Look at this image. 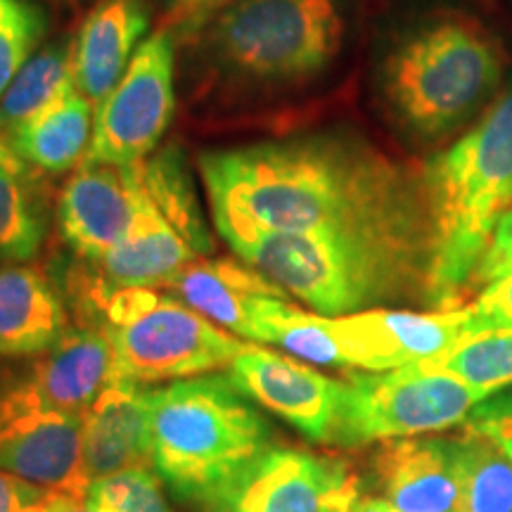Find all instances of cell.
Listing matches in <instances>:
<instances>
[{"instance_id":"cell-13","label":"cell","mask_w":512,"mask_h":512,"mask_svg":"<svg viewBox=\"0 0 512 512\" xmlns=\"http://www.w3.org/2000/svg\"><path fill=\"white\" fill-rule=\"evenodd\" d=\"M145 195L140 162L131 166L81 162L57 202L64 242L81 259H102L136 226Z\"/></svg>"},{"instance_id":"cell-27","label":"cell","mask_w":512,"mask_h":512,"mask_svg":"<svg viewBox=\"0 0 512 512\" xmlns=\"http://www.w3.org/2000/svg\"><path fill=\"white\" fill-rule=\"evenodd\" d=\"M422 363L496 394L505 384H512V328L467 335L444 354Z\"/></svg>"},{"instance_id":"cell-35","label":"cell","mask_w":512,"mask_h":512,"mask_svg":"<svg viewBox=\"0 0 512 512\" xmlns=\"http://www.w3.org/2000/svg\"><path fill=\"white\" fill-rule=\"evenodd\" d=\"M358 512H401L396 510L394 505H389L387 501H380V498H373V501H363Z\"/></svg>"},{"instance_id":"cell-15","label":"cell","mask_w":512,"mask_h":512,"mask_svg":"<svg viewBox=\"0 0 512 512\" xmlns=\"http://www.w3.org/2000/svg\"><path fill=\"white\" fill-rule=\"evenodd\" d=\"M150 392L143 382L119 377L81 415V456L88 482L150 465Z\"/></svg>"},{"instance_id":"cell-26","label":"cell","mask_w":512,"mask_h":512,"mask_svg":"<svg viewBox=\"0 0 512 512\" xmlns=\"http://www.w3.org/2000/svg\"><path fill=\"white\" fill-rule=\"evenodd\" d=\"M140 176H143L147 195L162 211L164 219L183 235L197 254H209L211 235L204 226L200 202L192 190L181 150L166 147L162 152H152L140 162Z\"/></svg>"},{"instance_id":"cell-8","label":"cell","mask_w":512,"mask_h":512,"mask_svg":"<svg viewBox=\"0 0 512 512\" xmlns=\"http://www.w3.org/2000/svg\"><path fill=\"white\" fill-rule=\"evenodd\" d=\"M489 396L494 392L427 368L422 361L382 373H349L342 382L330 444L354 448L448 430L465 422Z\"/></svg>"},{"instance_id":"cell-2","label":"cell","mask_w":512,"mask_h":512,"mask_svg":"<svg viewBox=\"0 0 512 512\" xmlns=\"http://www.w3.org/2000/svg\"><path fill=\"white\" fill-rule=\"evenodd\" d=\"M430 214L425 302L458 309L501 216L512 207V81L482 117L422 169Z\"/></svg>"},{"instance_id":"cell-7","label":"cell","mask_w":512,"mask_h":512,"mask_svg":"<svg viewBox=\"0 0 512 512\" xmlns=\"http://www.w3.org/2000/svg\"><path fill=\"white\" fill-rule=\"evenodd\" d=\"M98 304L114 351V380L200 377L228 368L247 349L233 332L155 287L98 292Z\"/></svg>"},{"instance_id":"cell-31","label":"cell","mask_w":512,"mask_h":512,"mask_svg":"<svg viewBox=\"0 0 512 512\" xmlns=\"http://www.w3.org/2000/svg\"><path fill=\"white\" fill-rule=\"evenodd\" d=\"M467 309H470L475 335L486 330L512 328V273L486 285L475 304H470Z\"/></svg>"},{"instance_id":"cell-19","label":"cell","mask_w":512,"mask_h":512,"mask_svg":"<svg viewBox=\"0 0 512 512\" xmlns=\"http://www.w3.org/2000/svg\"><path fill=\"white\" fill-rule=\"evenodd\" d=\"M69 330L55 285L34 266H0V358L43 356Z\"/></svg>"},{"instance_id":"cell-16","label":"cell","mask_w":512,"mask_h":512,"mask_svg":"<svg viewBox=\"0 0 512 512\" xmlns=\"http://www.w3.org/2000/svg\"><path fill=\"white\" fill-rule=\"evenodd\" d=\"M176 299L235 337L254 342L256 320L275 297H290L254 266L230 259H200L183 266L164 285Z\"/></svg>"},{"instance_id":"cell-34","label":"cell","mask_w":512,"mask_h":512,"mask_svg":"<svg viewBox=\"0 0 512 512\" xmlns=\"http://www.w3.org/2000/svg\"><path fill=\"white\" fill-rule=\"evenodd\" d=\"M29 10H31V5L22 3V0H0V27L12 22V19L27 15Z\"/></svg>"},{"instance_id":"cell-12","label":"cell","mask_w":512,"mask_h":512,"mask_svg":"<svg viewBox=\"0 0 512 512\" xmlns=\"http://www.w3.org/2000/svg\"><path fill=\"white\" fill-rule=\"evenodd\" d=\"M328 325L347 366L370 373L427 361L475 335L467 306L427 313L368 309L330 318Z\"/></svg>"},{"instance_id":"cell-1","label":"cell","mask_w":512,"mask_h":512,"mask_svg":"<svg viewBox=\"0 0 512 512\" xmlns=\"http://www.w3.org/2000/svg\"><path fill=\"white\" fill-rule=\"evenodd\" d=\"M200 169L211 219L233 249L268 233L430 228L422 174L351 136L204 152Z\"/></svg>"},{"instance_id":"cell-25","label":"cell","mask_w":512,"mask_h":512,"mask_svg":"<svg viewBox=\"0 0 512 512\" xmlns=\"http://www.w3.org/2000/svg\"><path fill=\"white\" fill-rule=\"evenodd\" d=\"M451 441L458 477L456 512H512V460L470 427Z\"/></svg>"},{"instance_id":"cell-4","label":"cell","mask_w":512,"mask_h":512,"mask_svg":"<svg viewBox=\"0 0 512 512\" xmlns=\"http://www.w3.org/2000/svg\"><path fill=\"white\" fill-rule=\"evenodd\" d=\"M273 446V430L228 375L150 392V465L183 501L209 508Z\"/></svg>"},{"instance_id":"cell-21","label":"cell","mask_w":512,"mask_h":512,"mask_svg":"<svg viewBox=\"0 0 512 512\" xmlns=\"http://www.w3.org/2000/svg\"><path fill=\"white\" fill-rule=\"evenodd\" d=\"M197 256L200 254L164 219L150 195H145L131 233L102 259L93 261L100 275L98 292L121 287H164Z\"/></svg>"},{"instance_id":"cell-24","label":"cell","mask_w":512,"mask_h":512,"mask_svg":"<svg viewBox=\"0 0 512 512\" xmlns=\"http://www.w3.org/2000/svg\"><path fill=\"white\" fill-rule=\"evenodd\" d=\"M72 88H76L74 43H57L29 57L0 100V133L12 138Z\"/></svg>"},{"instance_id":"cell-23","label":"cell","mask_w":512,"mask_h":512,"mask_svg":"<svg viewBox=\"0 0 512 512\" xmlns=\"http://www.w3.org/2000/svg\"><path fill=\"white\" fill-rule=\"evenodd\" d=\"M48 233L46 195L29 162L0 143V266L27 264Z\"/></svg>"},{"instance_id":"cell-5","label":"cell","mask_w":512,"mask_h":512,"mask_svg":"<svg viewBox=\"0 0 512 512\" xmlns=\"http://www.w3.org/2000/svg\"><path fill=\"white\" fill-rule=\"evenodd\" d=\"M503 79L496 41L477 22L422 24L389 50L380 88L396 121L420 140H439L491 105Z\"/></svg>"},{"instance_id":"cell-30","label":"cell","mask_w":512,"mask_h":512,"mask_svg":"<svg viewBox=\"0 0 512 512\" xmlns=\"http://www.w3.org/2000/svg\"><path fill=\"white\" fill-rule=\"evenodd\" d=\"M465 427L489 437L512 460V392L489 396L467 415Z\"/></svg>"},{"instance_id":"cell-33","label":"cell","mask_w":512,"mask_h":512,"mask_svg":"<svg viewBox=\"0 0 512 512\" xmlns=\"http://www.w3.org/2000/svg\"><path fill=\"white\" fill-rule=\"evenodd\" d=\"M48 489L0 472V512H34Z\"/></svg>"},{"instance_id":"cell-3","label":"cell","mask_w":512,"mask_h":512,"mask_svg":"<svg viewBox=\"0 0 512 512\" xmlns=\"http://www.w3.org/2000/svg\"><path fill=\"white\" fill-rule=\"evenodd\" d=\"M242 261L320 316L380 309L420 287L430 268V228H344L268 233L235 247Z\"/></svg>"},{"instance_id":"cell-9","label":"cell","mask_w":512,"mask_h":512,"mask_svg":"<svg viewBox=\"0 0 512 512\" xmlns=\"http://www.w3.org/2000/svg\"><path fill=\"white\" fill-rule=\"evenodd\" d=\"M174 38L157 31L138 46L114 91L95 110L83 162L131 166L157 150L176 110Z\"/></svg>"},{"instance_id":"cell-20","label":"cell","mask_w":512,"mask_h":512,"mask_svg":"<svg viewBox=\"0 0 512 512\" xmlns=\"http://www.w3.org/2000/svg\"><path fill=\"white\" fill-rule=\"evenodd\" d=\"M145 29L147 10L140 0H105L81 27L74 43V81L95 110L121 81Z\"/></svg>"},{"instance_id":"cell-22","label":"cell","mask_w":512,"mask_h":512,"mask_svg":"<svg viewBox=\"0 0 512 512\" xmlns=\"http://www.w3.org/2000/svg\"><path fill=\"white\" fill-rule=\"evenodd\" d=\"M93 124V102L83 98L79 88H72L46 112L19 128L8 145L24 162L50 171V174H62L86 159L93 138Z\"/></svg>"},{"instance_id":"cell-36","label":"cell","mask_w":512,"mask_h":512,"mask_svg":"<svg viewBox=\"0 0 512 512\" xmlns=\"http://www.w3.org/2000/svg\"><path fill=\"white\" fill-rule=\"evenodd\" d=\"M178 5H200V3H207V0H176Z\"/></svg>"},{"instance_id":"cell-11","label":"cell","mask_w":512,"mask_h":512,"mask_svg":"<svg viewBox=\"0 0 512 512\" xmlns=\"http://www.w3.org/2000/svg\"><path fill=\"white\" fill-rule=\"evenodd\" d=\"M361 482L344 460L271 446L207 512H358Z\"/></svg>"},{"instance_id":"cell-14","label":"cell","mask_w":512,"mask_h":512,"mask_svg":"<svg viewBox=\"0 0 512 512\" xmlns=\"http://www.w3.org/2000/svg\"><path fill=\"white\" fill-rule=\"evenodd\" d=\"M230 382L311 441L330 444L342 382L271 349H247L228 366Z\"/></svg>"},{"instance_id":"cell-18","label":"cell","mask_w":512,"mask_h":512,"mask_svg":"<svg viewBox=\"0 0 512 512\" xmlns=\"http://www.w3.org/2000/svg\"><path fill=\"white\" fill-rule=\"evenodd\" d=\"M31 387L62 413L83 415L114 380V351L102 328H69L27 373Z\"/></svg>"},{"instance_id":"cell-6","label":"cell","mask_w":512,"mask_h":512,"mask_svg":"<svg viewBox=\"0 0 512 512\" xmlns=\"http://www.w3.org/2000/svg\"><path fill=\"white\" fill-rule=\"evenodd\" d=\"M344 38L337 0H230L204 31V53L242 86H287L335 60Z\"/></svg>"},{"instance_id":"cell-28","label":"cell","mask_w":512,"mask_h":512,"mask_svg":"<svg viewBox=\"0 0 512 512\" xmlns=\"http://www.w3.org/2000/svg\"><path fill=\"white\" fill-rule=\"evenodd\" d=\"M83 503L100 512H174L164 496L162 477L152 465L93 479Z\"/></svg>"},{"instance_id":"cell-32","label":"cell","mask_w":512,"mask_h":512,"mask_svg":"<svg viewBox=\"0 0 512 512\" xmlns=\"http://www.w3.org/2000/svg\"><path fill=\"white\" fill-rule=\"evenodd\" d=\"M512 273V207L505 211L498 226L491 235L489 247L479 261L472 287H484L501 280L503 275Z\"/></svg>"},{"instance_id":"cell-29","label":"cell","mask_w":512,"mask_h":512,"mask_svg":"<svg viewBox=\"0 0 512 512\" xmlns=\"http://www.w3.org/2000/svg\"><path fill=\"white\" fill-rule=\"evenodd\" d=\"M43 31H46V24H43L41 12L36 8L0 27V100L8 93L19 69L27 64L31 53H34Z\"/></svg>"},{"instance_id":"cell-17","label":"cell","mask_w":512,"mask_h":512,"mask_svg":"<svg viewBox=\"0 0 512 512\" xmlns=\"http://www.w3.org/2000/svg\"><path fill=\"white\" fill-rule=\"evenodd\" d=\"M384 501L401 512H456L453 441L401 437L384 441L375 458Z\"/></svg>"},{"instance_id":"cell-10","label":"cell","mask_w":512,"mask_h":512,"mask_svg":"<svg viewBox=\"0 0 512 512\" xmlns=\"http://www.w3.org/2000/svg\"><path fill=\"white\" fill-rule=\"evenodd\" d=\"M0 472L83 501L81 415L50 408L29 377L0 380Z\"/></svg>"}]
</instances>
